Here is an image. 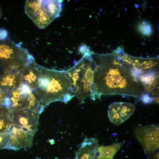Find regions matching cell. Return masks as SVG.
I'll return each mask as SVG.
<instances>
[{"label": "cell", "instance_id": "5", "mask_svg": "<svg viewBox=\"0 0 159 159\" xmlns=\"http://www.w3.org/2000/svg\"><path fill=\"white\" fill-rule=\"evenodd\" d=\"M61 2L59 0H27L25 12L38 27L43 29L59 16L62 9Z\"/></svg>", "mask_w": 159, "mask_h": 159}, {"label": "cell", "instance_id": "16", "mask_svg": "<svg viewBox=\"0 0 159 159\" xmlns=\"http://www.w3.org/2000/svg\"><path fill=\"white\" fill-rule=\"evenodd\" d=\"M6 94L3 92V91L0 89V105L3 104L4 98Z\"/></svg>", "mask_w": 159, "mask_h": 159}, {"label": "cell", "instance_id": "12", "mask_svg": "<svg viewBox=\"0 0 159 159\" xmlns=\"http://www.w3.org/2000/svg\"><path fill=\"white\" fill-rule=\"evenodd\" d=\"M12 125L9 109L6 106H0V133L9 132Z\"/></svg>", "mask_w": 159, "mask_h": 159}, {"label": "cell", "instance_id": "9", "mask_svg": "<svg viewBox=\"0 0 159 159\" xmlns=\"http://www.w3.org/2000/svg\"><path fill=\"white\" fill-rule=\"evenodd\" d=\"M135 105L127 102H114L109 107L108 116L110 121L115 125L124 122L133 113Z\"/></svg>", "mask_w": 159, "mask_h": 159}, {"label": "cell", "instance_id": "13", "mask_svg": "<svg viewBox=\"0 0 159 159\" xmlns=\"http://www.w3.org/2000/svg\"><path fill=\"white\" fill-rule=\"evenodd\" d=\"M139 31L143 35L149 36L152 32V27L148 22L143 21L140 23L138 26Z\"/></svg>", "mask_w": 159, "mask_h": 159}, {"label": "cell", "instance_id": "11", "mask_svg": "<svg viewBox=\"0 0 159 159\" xmlns=\"http://www.w3.org/2000/svg\"><path fill=\"white\" fill-rule=\"evenodd\" d=\"M124 143H115L107 146L100 145L96 147L94 153V159H113L115 154Z\"/></svg>", "mask_w": 159, "mask_h": 159}, {"label": "cell", "instance_id": "6", "mask_svg": "<svg viewBox=\"0 0 159 159\" xmlns=\"http://www.w3.org/2000/svg\"><path fill=\"white\" fill-rule=\"evenodd\" d=\"M159 125L140 127L135 130V135L143 147L147 159H159Z\"/></svg>", "mask_w": 159, "mask_h": 159}, {"label": "cell", "instance_id": "7", "mask_svg": "<svg viewBox=\"0 0 159 159\" xmlns=\"http://www.w3.org/2000/svg\"><path fill=\"white\" fill-rule=\"evenodd\" d=\"M10 111L13 125L35 134L37 130L39 113L28 108Z\"/></svg>", "mask_w": 159, "mask_h": 159}, {"label": "cell", "instance_id": "15", "mask_svg": "<svg viewBox=\"0 0 159 159\" xmlns=\"http://www.w3.org/2000/svg\"><path fill=\"white\" fill-rule=\"evenodd\" d=\"M8 32L7 30L4 28H0V40L4 41L8 38Z\"/></svg>", "mask_w": 159, "mask_h": 159}, {"label": "cell", "instance_id": "3", "mask_svg": "<svg viewBox=\"0 0 159 159\" xmlns=\"http://www.w3.org/2000/svg\"><path fill=\"white\" fill-rule=\"evenodd\" d=\"M92 54H84L73 67L66 70L72 90L80 104L84 103L89 97L94 100L98 98L93 86L95 65Z\"/></svg>", "mask_w": 159, "mask_h": 159}, {"label": "cell", "instance_id": "17", "mask_svg": "<svg viewBox=\"0 0 159 159\" xmlns=\"http://www.w3.org/2000/svg\"><path fill=\"white\" fill-rule=\"evenodd\" d=\"M2 11L1 9V8L0 6V18H1L2 16Z\"/></svg>", "mask_w": 159, "mask_h": 159}, {"label": "cell", "instance_id": "4", "mask_svg": "<svg viewBox=\"0 0 159 159\" xmlns=\"http://www.w3.org/2000/svg\"><path fill=\"white\" fill-rule=\"evenodd\" d=\"M34 61L32 56L20 44L8 38L0 40V65L6 73L19 72Z\"/></svg>", "mask_w": 159, "mask_h": 159}, {"label": "cell", "instance_id": "10", "mask_svg": "<svg viewBox=\"0 0 159 159\" xmlns=\"http://www.w3.org/2000/svg\"><path fill=\"white\" fill-rule=\"evenodd\" d=\"M98 142L97 140L95 138H85L76 152L75 159H94V152L98 145Z\"/></svg>", "mask_w": 159, "mask_h": 159}, {"label": "cell", "instance_id": "1", "mask_svg": "<svg viewBox=\"0 0 159 159\" xmlns=\"http://www.w3.org/2000/svg\"><path fill=\"white\" fill-rule=\"evenodd\" d=\"M92 56L95 65L93 86L98 98L102 95H121L140 98L146 92L130 67L117 56Z\"/></svg>", "mask_w": 159, "mask_h": 159}, {"label": "cell", "instance_id": "8", "mask_svg": "<svg viewBox=\"0 0 159 159\" xmlns=\"http://www.w3.org/2000/svg\"><path fill=\"white\" fill-rule=\"evenodd\" d=\"M9 138L6 148L15 150L31 147L34 135L29 131L12 125L9 130Z\"/></svg>", "mask_w": 159, "mask_h": 159}, {"label": "cell", "instance_id": "14", "mask_svg": "<svg viewBox=\"0 0 159 159\" xmlns=\"http://www.w3.org/2000/svg\"><path fill=\"white\" fill-rule=\"evenodd\" d=\"M9 138V132L0 133V149L6 148Z\"/></svg>", "mask_w": 159, "mask_h": 159}, {"label": "cell", "instance_id": "2", "mask_svg": "<svg viewBox=\"0 0 159 159\" xmlns=\"http://www.w3.org/2000/svg\"><path fill=\"white\" fill-rule=\"evenodd\" d=\"M34 94L43 110L52 102L67 103L75 96L66 70H52L40 66Z\"/></svg>", "mask_w": 159, "mask_h": 159}]
</instances>
